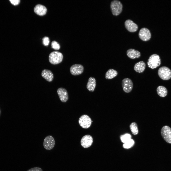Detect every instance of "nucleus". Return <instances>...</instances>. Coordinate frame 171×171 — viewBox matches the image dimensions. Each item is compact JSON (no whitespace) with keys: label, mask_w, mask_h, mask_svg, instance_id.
I'll return each mask as SVG.
<instances>
[{"label":"nucleus","mask_w":171,"mask_h":171,"mask_svg":"<svg viewBox=\"0 0 171 171\" xmlns=\"http://www.w3.org/2000/svg\"><path fill=\"white\" fill-rule=\"evenodd\" d=\"M131 136L128 133H126L121 136L120 139L121 142L124 143L131 139Z\"/></svg>","instance_id":"obj_23"},{"label":"nucleus","mask_w":171,"mask_h":171,"mask_svg":"<svg viewBox=\"0 0 171 171\" xmlns=\"http://www.w3.org/2000/svg\"><path fill=\"white\" fill-rule=\"evenodd\" d=\"M96 86V80L95 78L90 77L88 79L86 85L87 89L90 91H94Z\"/></svg>","instance_id":"obj_18"},{"label":"nucleus","mask_w":171,"mask_h":171,"mask_svg":"<svg viewBox=\"0 0 171 171\" xmlns=\"http://www.w3.org/2000/svg\"><path fill=\"white\" fill-rule=\"evenodd\" d=\"M146 66L145 62L141 61L135 64L134 69L135 71L139 73L143 72L145 70Z\"/></svg>","instance_id":"obj_17"},{"label":"nucleus","mask_w":171,"mask_h":171,"mask_svg":"<svg viewBox=\"0 0 171 171\" xmlns=\"http://www.w3.org/2000/svg\"><path fill=\"white\" fill-rule=\"evenodd\" d=\"M78 122L82 127L84 128H87L91 126L92 120L89 116L84 114L81 116L79 118Z\"/></svg>","instance_id":"obj_6"},{"label":"nucleus","mask_w":171,"mask_h":171,"mask_svg":"<svg viewBox=\"0 0 171 171\" xmlns=\"http://www.w3.org/2000/svg\"><path fill=\"white\" fill-rule=\"evenodd\" d=\"M138 36L142 40L146 41L150 39L151 34L150 30L148 29L143 28H141L139 30Z\"/></svg>","instance_id":"obj_9"},{"label":"nucleus","mask_w":171,"mask_h":171,"mask_svg":"<svg viewBox=\"0 0 171 171\" xmlns=\"http://www.w3.org/2000/svg\"></svg>","instance_id":"obj_28"},{"label":"nucleus","mask_w":171,"mask_h":171,"mask_svg":"<svg viewBox=\"0 0 171 171\" xmlns=\"http://www.w3.org/2000/svg\"><path fill=\"white\" fill-rule=\"evenodd\" d=\"M122 85L123 90L127 93L130 92L133 87V83L132 80L128 78L123 79L122 82Z\"/></svg>","instance_id":"obj_8"},{"label":"nucleus","mask_w":171,"mask_h":171,"mask_svg":"<svg viewBox=\"0 0 171 171\" xmlns=\"http://www.w3.org/2000/svg\"><path fill=\"white\" fill-rule=\"evenodd\" d=\"M161 135L167 142L171 144V128L169 126L165 125L163 127L161 130Z\"/></svg>","instance_id":"obj_5"},{"label":"nucleus","mask_w":171,"mask_h":171,"mask_svg":"<svg viewBox=\"0 0 171 171\" xmlns=\"http://www.w3.org/2000/svg\"><path fill=\"white\" fill-rule=\"evenodd\" d=\"M51 46L52 48L54 50H58L60 48L59 44L56 41H53L51 43Z\"/></svg>","instance_id":"obj_24"},{"label":"nucleus","mask_w":171,"mask_h":171,"mask_svg":"<svg viewBox=\"0 0 171 171\" xmlns=\"http://www.w3.org/2000/svg\"><path fill=\"white\" fill-rule=\"evenodd\" d=\"M43 42L45 46H48L49 43V40L48 37H45L43 39Z\"/></svg>","instance_id":"obj_25"},{"label":"nucleus","mask_w":171,"mask_h":171,"mask_svg":"<svg viewBox=\"0 0 171 171\" xmlns=\"http://www.w3.org/2000/svg\"><path fill=\"white\" fill-rule=\"evenodd\" d=\"M70 72L73 75L76 76L81 74L84 71V67L81 64H75L73 65L70 67Z\"/></svg>","instance_id":"obj_10"},{"label":"nucleus","mask_w":171,"mask_h":171,"mask_svg":"<svg viewBox=\"0 0 171 171\" xmlns=\"http://www.w3.org/2000/svg\"><path fill=\"white\" fill-rule=\"evenodd\" d=\"M147 64L148 66L152 69L157 68L161 64V60L160 56L157 54L151 55L148 60Z\"/></svg>","instance_id":"obj_1"},{"label":"nucleus","mask_w":171,"mask_h":171,"mask_svg":"<svg viewBox=\"0 0 171 171\" xmlns=\"http://www.w3.org/2000/svg\"><path fill=\"white\" fill-rule=\"evenodd\" d=\"M126 54L128 57L131 59L138 58L141 56V53L139 51L131 48L127 50Z\"/></svg>","instance_id":"obj_14"},{"label":"nucleus","mask_w":171,"mask_h":171,"mask_svg":"<svg viewBox=\"0 0 171 171\" xmlns=\"http://www.w3.org/2000/svg\"><path fill=\"white\" fill-rule=\"evenodd\" d=\"M55 144V140L52 136H48L44 138L43 142V146L47 150L52 149L54 147Z\"/></svg>","instance_id":"obj_7"},{"label":"nucleus","mask_w":171,"mask_h":171,"mask_svg":"<svg viewBox=\"0 0 171 171\" xmlns=\"http://www.w3.org/2000/svg\"><path fill=\"white\" fill-rule=\"evenodd\" d=\"M134 144V142L131 139L126 142L124 143L123 145V147L126 149L130 148L132 147Z\"/></svg>","instance_id":"obj_22"},{"label":"nucleus","mask_w":171,"mask_h":171,"mask_svg":"<svg viewBox=\"0 0 171 171\" xmlns=\"http://www.w3.org/2000/svg\"><path fill=\"white\" fill-rule=\"evenodd\" d=\"M157 91L158 95L162 97H165L167 94V89L163 86H159L158 87L157 89Z\"/></svg>","instance_id":"obj_20"},{"label":"nucleus","mask_w":171,"mask_h":171,"mask_svg":"<svg viewBox=\"0 0 171 171\" xmlns=\"http://www.w3.org/2000/svg\"><path fill=\"white\" fill-rule=\"evenodd\" d=\"M124 25L127 29L131 32H135L138 29V25L130 19H127L125 21Z\"/></svg>","instance_id":"obj_12"},{"label":"nucleus","mask_w":171,"mask_h":171,"mask_svg":"<svg viewBox=\"0 0 171 171\" xmlns=\"http://www.w3.org/2000/svg\"><path fill=\"white\" fill-rule=\"evenodd\" d=\"M158 73L159 77L163 80H168L171 78V70L167 67H160L158 70Z\"/></svg>","instance_id":"obj_4"},{"label":"nucleus","mask_w":171,"mask_h":171,"mask_svg":"<svg viewBox=\"0 0 171 171\" xmlns=\"http://www.w3.org/2000/svg\"><path fill=\"white\" fill-rule=\"evenodd\" d=\"M110 7L112 13L114 15H119L122 11V5L120 1L117 0L111 1Z\"/></svg>","instance_id":"obj_3"},{"label":"nucleus","mask_w":171,"mask_h":171,"mask_svg":"<svg viewBox=\"0 0 171 171\" xmlns=\"http://www.w3.org/2000/svg\"><path fill=\"white\" fill-rule=\"evenodd\" d=\"M57 92L61 101L65 102L68 100V96L66 90L64 88L61 87L57 90Z\"/></svg>","instance_id":"obj_13"},{"label":"nucleus","mask_w":171,"mask_h":171,"mask_svg":"<svg viewBox=\"0 0 171 171\" xmlns=\"http://www.w3.org/2000/svg\"><path fill=\"white\" fill-rule=\"evenodd\" d=\"M41 74L42 76L48 82H51L53 80V74L50 70L45 69L42 71Z\"/></svg>","instance_id":"obj_15"},{"label":"nucleus","mask_w":171,"mask_h":171,"mask_svg":"<svg viewBox=\"0 0 171 171\" xmlns=\"http://www.w3.org/2000/svg\"><path fill=\"white\" fill-rule=\"evenodd\" d=\"M47 9L44 6L38 4L34 8L35 13L40 16H43L45 15L47 12Z\"/></svg>","instance_id":"obj_16"},{"label":"nucleus","mask_w":171,"mask_h":171,"mask_svg":"<svg viewBox=\"0 0 171 171\" xmlns=\"http://www.w3.org/2000/svg\"><path fill=\"white\" fill-rule=\"evenodd\" d=\"M10 2L13 5H18L20 3V0H10Z\"/></svg>","instance_id":"obj_27"},{"label":"nucleus","mask_w":171,"mask_h":171,"mask_svg":"<svg viewBox=\"0 0 171 171\" xmlns=\"http://www.w3.org/2000/svg\"><path fill=\"white\" fill-rule=\"evenodd\" d=\"M63 56L62 53L58 51H54L51 52L49 56V60L52 64H58L62 61Z\"/></svg>","instance_id":"obj_2"},{"label":"nucleus","mask_w":171,"mask_h":171,"mask_svg":"<svg viewBox=\"0 0 171 171\" xmlns=\"http://www.w3.org/2000/svg\"><path fill=\"white\" fill-rule=\"evenodd\" d=\"M27 171H43L40 167H35L30 169Z\"/></svg>","instance_id":"obj_26"},{"label":"nucleus","mask_w":171,"mask_h":171,"mask_svg":"<svg viewBox=\"0 0 171 171\" xmlns=\"http://www.w3.org/2000/svg\"><path fill=\"white\" fill-rule=\"evenodd\" d=\"M130 128L133 134L137 135L138 133V131L137 124L135 122H133L130 125Z\"/></svg>","instance_id":"obj_21"},{"label":"nucleus","mask_w":171,"mask_h":171,"mask_svg":"<svg viewBox=\"0 0 171 171\" xmlns=\"http://www.w3.org/2000/svg\"><path fill=\"white\" fill-rule=\"evenodd\" d=\"M118 74L117 71L113 69H109L105 74V78L108 79H112L116 76Z\"/></svg>","instance_id":"obj_19"},{"label":"nucleus","mask_w":171,"mask_h":171,"mask_svg":"<svg viewBox=\"0 0 171 171\" xmlns=\"http://www.w3.org/2000/svg\"><path fill=\"white\" fill-rule=\"evenodd\" d=\"M93 142V139L91 136L86 135L82 138L81 143V146L84 147H88L91 145Z\"/></svg>","instance_id":"obj_11"}]
</instances>
